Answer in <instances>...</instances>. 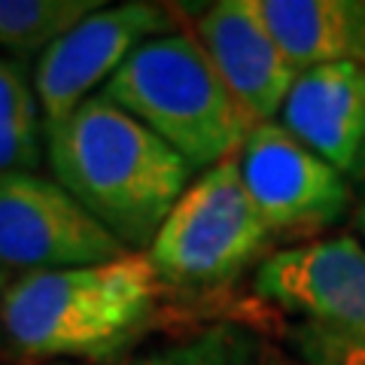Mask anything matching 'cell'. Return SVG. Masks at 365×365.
Segmentation results:
<instances>
[{
  "label": "cell",
  "instance_id": "obj_1",
  "mask_svg": "<svg viewBox=\"0 0 365 365\" xmlns=\"http://www.w3.org/2000/svg\"><path fill=\"white\" fill-rule=\"evenodd\" d=\"M46 155L55 180L131 253L153 247L192 177L180 153L104 95L46 131Z\"/></svg>",
  "mask_w": 365,
  "mask_h": 365
},
{
  "label": "cell",
  "instance_id": "obj_2",
  "mask_svg": "<svg viewBox=\"0 0 365 365\" xmlns=\"http://www.w3.org/2000/svg\"><path fill=\"white\" fill-rule=\"evenodd\" d=\"M155 311L158 274L146 256L34 271L0 295V344L31 362H101L128 350Z\"/></svg>",
  "mask_w": 365,
  "mask_h": 365
},
{
  "label": "cell",
  "instance_id": "obj_3",
  "mask_svg": "<svg viewBox=\"0 0 365 365\" xmlns=\"http://www.w3.org/2000/svg\"><path fill=\"white\" fill-rule=\"evenodd\" d=\"M98 95L155 131L192 170L235 158L253 128L195 34H165L137 46Z\"/></svg>",
  "mask_w": 365,
  "mask_h": 365
},
{
  "label": "cell",
  "instance_id": "obj_4",
  "mask_svg": "<svg viewBox=\"0 0 365 365\" xmlns=\"http://www.w3.org/2000/svg\"><path fill=\"white\" fill-rule=\"evenodd\" d=\"M271 237L237 158H225L182 192L146 259L158 280L177 289H216L241 277Z\"/></svg>",
  "mask_w": 365,
  "mask_h": 365
},
{
  "label": "cell",
  "instance_id": "obj_5",
  "mask_svg": "<svg viewBox=\"0 0 365 365\" xmlns=\"http://www.w3.org/2000/svg\"><path fill=\"white\" fill-rule=\"evenodd\" d=\"M131 256L58 180L0 177V271H64Z\"/></svg>",
  "mask_w": 365,
  "mask_h": 365
},
{
  "label": "cell",
  "instance_id": "obj_6",
  "mask_svg": "<svg viewBox=\"0 0 365 365\" xmlns=\"http://www.w3.org/2000/svg\"><path fill=\"white\" fill-rule=\"evenodd\" d=\"M170 28L174 13L168 6L131 0L98 9L73 31H67L34 67V91L40 101L43 128L49 131L73 116L76 107L91 98V91L110 83L137 46L174 34Z\"/></svg>",
  "mask_w": 365,
  "mask_h": 365
},
{
  "label": "cell",
  "instance_id": "obj_7",
  "mask_svg": "<svg viewBox=\"0 0 365 365\" xmlns=\"http://www.w3.org/2000/svg\"><path fill=\"white\" fill-rule=\"evenodd\" d=\"M237 168L271 235H314L350 210L347 180L277 122L250 128Z\"/></svg>",
  "mask_w": 365,
  "mask_h": 365
},
{
  "label": "cell",
  "instance_id": "obj_8",
  "mask_svg": "<svg viewBox=\"0 0 365 365\" xmlns=\"http://www.w3.org/2000/svg\"><path fill=\"white\" fill-rule=\"evenodd\" d=\"M253 289L304 323L365 341V247L356 237H323L280 250L256 268Z\"/></svg>",
  "mask_w": 365,
  "mask_h": 365
},
{
  "label": "cell",
  "instance_id": "obj_9",
  "mask_svg": "<svg viewBox=\"0 0 365 365\" xmlns=\"http://www.w3.org/2000/svg\"><path fill=\"white\" fill-rule=\"evenodd\" d=\"M195 40L250 122L259 125L277 116L299 71L271 40L253 0L207 6L195 21Z\"/></svg>",
  "mask_w": 365,
  "mask_h": 365
},
{
  "label": "cell",
  "instance_id": "obj_10",
  "mask_svg": "<svg viewBox=\"0 0 365 365\" xmlns=\"http://www.w3.org/2000/svg\"><path fill=\"white\" fill-rule=\"evenodd\" d=\"M280 125L344 180H365V67L338 61L302 71Z\"/></svg>",
  "mask_w": 365,
  "mask_h": 365
},
{
  "label": "cell",
  "instance_id": "obj_11",
  "mask_svg": "<svg viewBox=\"0 0 365 365\" xmlns=\"http://www.w3.org/2000/svg\"><path fill=\"white\" fill-rule=\"evenodd\" d=\"M262 25L295 71L353 61L365 67V4L253 0Z\"/></svg>",
  "mask_w": 365,
  "mask_h": 365
},
{
  "label": "cell",
  "instance_id": "obj_12",
  "mask_svg": "<svg viewBox=\"0 0 365 365\" xmlns=\"http://www.w3.org/2000/svg\"><path fill=\"white\" fill-rule=\"evenodd\" d=\"M104 6L101 0H0V49L21 64L40 58L67 31Z\"/></svg>",
  "mask_w": 365,
  "mask_h": 365
},
{
  "label": "cell",
  "instance_id": "obj_13",
  "mask_svg": "<svg viewBox=\"0 0 365 365\" xmlns=\"http://www.w3.org/2000/svg\"><path fill=\"white\" fill-rule=\"evenodd\" d=\"M40 101L25 64L0 55V177L40 165Z\"/></svg>",
  "mask_w": 365,
  "mask_h": 365
},
{
  "label": "cell",
  "instance_id": "obj_14",
  "mask_svg": "<svg viewBox=\"0 0 365 365\" xmlns=\"http://www.w3.org/2000/svg\"><path fill=\"white\" fill-rule=\"evenodd\" d=\"M125 365H289L265 338L244 326H210L177 344L153 350Z\"/></svg>",
  "mask_w": 365,
  "mask_h": 365
},
{
  "label": "cell",
  "instance_id": "obj_15",
  "mask_svg": "<svg viewBox=\"0 0 365 365\" xmlns=\"http://www.w3.org/2000/svg\"><path fill=\"white\" fill-rule=\"evenodd\" d=\"M289 344L304 365H365V341L332 332L317 323L292 326Z\"/></svg>",
  "mask_w": 365,
  "mask_h": 365
},
{
  "label": "cell",
  "instance_id": "obj_16",
  "mask_svg": "<svg viewBox=\"0 0 365 365\" xmlns=\"http://www.w3.org/2000/svg\"><path fill=\"white\" fill-rule=\"evenodd\" d=\"M356 228H359V235L365 237V204H362V207L356 210Z\"/></svg>",
  "mask_w": 365,
  "mask_h": 365
},
{
  "label": "cell",
  "instance_id": "obj_17",
  "mask_svg": "<svg viewBox=\"0 0 365 365\" xmlns=\"http://www.w3.org/2000/svg\"><path fill=\"white\" fill-rule=\"evenodd\" d=\"M4 289H6V274L0 271V295H4Z\"/></svg>",
  "mask_w": 365,
  "mask_h": 365
},
{
  "label": "cell",
  "instance_id": "obj_18",
  "mask_svg": "<svg viewBox=\"0 0 365 365\" xmlns=\"http://www.w3.org/2000/svg\"><path fill=\"white\" fill-rule=\"evenodd\" d=\"M55 365H76V362H55Z\"/></svg>",
  "mask_w": 365,
  "mask_h": 365
}]
</instances>
